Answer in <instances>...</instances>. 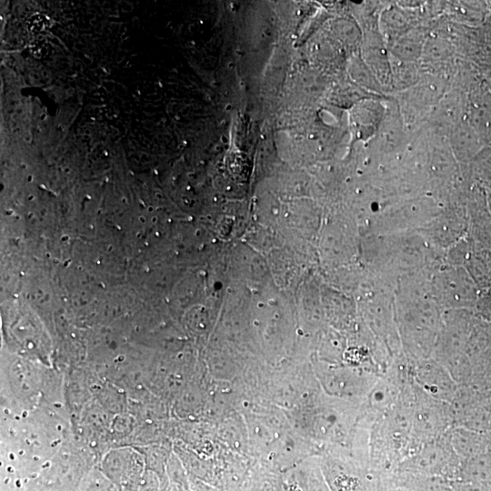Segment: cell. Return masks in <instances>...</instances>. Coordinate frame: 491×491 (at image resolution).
I'll use <instances>...</instances> for the list:
<instances>
[{
  "instance_id": "6da1fadb",
  "label": "cell",
  "mask_w": 491,
  "mask_h": 491,
  "mask_svg": "<svg viewBox=\"0 0 491 491\" xmlns=\"http://www.w3.org/2000/svg\"><path fill=\"white\" fill-rule=\"evenodd\" d=\"M414 380V379H413ZM409 456L444 436L455 426L449 403L434 398L414 381V408Z\"/></svg>"
},
{
  "instance_id": "7a4b0ae2",
  "label": "cell",
  "mask_w": 491,
  "mask_h": 491,
  "mask_svg": "<svg viewBox=\"0 0 491 491\" xmlns=\"http://www.w3.org/2000/svg\"><path fill=\"white\" fill-rule=\"evenodd\" d=\"M460 464L446 433L406 457L396 472L438 476L451 482L456 478Z\"/></svg>"
},
{
  "instance_id": "3957f363",
  "label": "cell",
  "mask_w": 491,
  "mask_h": 491,
  "mask_svg": "<svg viewBox=\"0 0 491 491\" xmlns=\"http://www.w3.org/2000/svg\"><path fill=\"white\" fill-rule=\"evenodd\" d=\"M414 381L434 398L451 404L458 384L450 373L435 360H423L411 366Z\"/></svg>"
},
{
  "instance_id": "277c9868",
  "label": "cell",
  "mask_w": 491,
  "mask_h": 491,
  "mask_svg": "<svg viewBox=\"0 0 491 491\" xmlns=\"http://www.w3.org/2000/svg\"><path fill=\"white\" fill-rule=\"evenodd\" d=\"M446 435L461 461L473 457L490 446L486 436L464 426H454Z\"/></svg>"
},
{
  "instance_id": "5b68a950",
  "label": "cell",
  "mask_w": 491,
  "mask_h": 491,
  "mask_svg": "<svg viewBox=\"0 0 491 491\" xmlns=\"http://www.w3.org/2000/svg\"><path fill=\"white\" fill-rule=\"evenodd\" d=\"M392 476L405 491H449V482L442 477L405 472H395Z\"/></svg>"
},
{
  "instance_id": "8992f818",
  "label": "cell",
  "mask_w": 491,
  "mask_h": 491,
  "mask_svg": "<svg viewBox=\"0 0 491 491\" xmlns=\"http://www.w3.org/2000/svg\"><path fill=\"white\" fill-rule=\"evenodd\" d=\"M53 19L45 13H35L25 22L26 28L33 34L45 32L53 26Z\"/></svg>"
},
{
  "instance_id": "52a82bcc",
  "label": "cell",
  "mask_w": 491,
  "mask_h": 491,
  "mask_svg": "<svg viewBox=\"0 0 491 491\" xmlns=\"http://www.w3.org/2000/svg\"><path fill=\"white\" fill-rule=\"evenodd\" d=\"M29 51L35 59L40 60L49 55L51 45L44 39H36L30 43Z\"/></svg>"
},
{
  "instance_id": "ba28073f",
  "label": "cell",
  "mask_w": 491,
  "mask_h": 491,
  "mask_svg": "<svg viewBox=\"0 0 491 491\" xmlns=\"http://www.w3.org/2000/svg\"><path fill=\"white\" fill-rule=\"evenodd\" d=\"M377 491H405L391 475H378Z\"/></svg>"
}]
</instances>
